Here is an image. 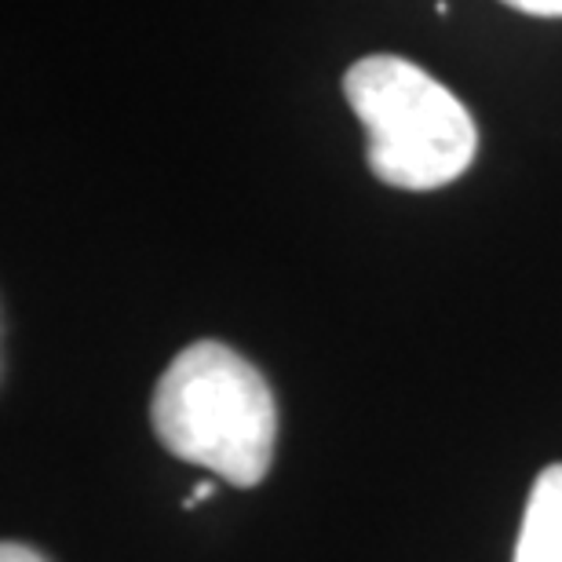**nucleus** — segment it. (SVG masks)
Returning <instances> with one entry per match:
<instances>
[{
    "instance_id": "f257e3e1",
    "label": "nucleus",
    "mask_w": 562,
    "mask_h": 562,
    "mask_svg": "<svg viewBox=\"0 0 562 562\" xmlns=\"http://www.w3.org/2000/svg\"><path fill=\"white\" fill-rule=\"evenodd\" d=\"M154 431L168 453L249 490L271 471L278 406L249 358L220 340L183 347L150 402Z\"/></svg>"
},
{
    "instance_id": "f03ea898",
    "label": "nucleus",
    "mask_w": 562,
    "mask_h": 562,
    "mask_svg": "<svg viewBox=\"0 0 562 562\" xmlns=\"http://www.w3.org/2000/svg\"><path fill=\"white\" fill-rule=\"evenodd\" d=\"M344 95L366 128V161L380 183L438 190L468 172L479 128L468 106L402 55H366L344 77Z\"/></svg>"
},
{
    "instance_id": "7ed1b4c3",
    "label": "nucleus",
    "mask_w": 562,
    "mask_h": 562,
    "mask_svg": "<svg viewBox=\"0 0 562 562\" xmlns=\"http://www.w3.org/2000/svg\"><path fill=\"white\" fill-rule=\"evenodd\" d=\"M512 562H562V464L533 479Z\"/></svg>"
},
{
    "instance_id": "20e7f679",
    "label": "nucleus",
    "mask_w": 562,
    "mask_h": 562,
    "mask_svg": "<svg viewBox=\"0 0 562 562\" xmlns=\"http://www.w3.org/2000/svg\"><path fill=\"white\" fill-rule=\"evenodd\" d=\"M515 11H526V15H541V19H562V0H501Z\"/></svg>"
},
{
    "instance_id": "39448f33",
    "label": "nucleus",
    "mask_w": 562,
    "mask_h": 562,
    "mask_svg": "<svg viewBox=\"0 0 562 562\" xmlns=\"http://www.w3.org/2000/svg\"><path fill=\"white\" fill-rule=\"evenodd\" d=\"M0 562H48L41 552H33L26 544H15V541H4L0 548Z\"/></svg>"
},
{
    "instance_id": "423d86ee",
    "label": "nucleus",
    "mask_w": 562,
    "mask_h": 562,
    "mask_svg": "<svg viewBox=\"0 0 562 562\" xmlns=\"http://www.w3.org/2000/svg\"><path fill=\"white\" fill-rule=\"evenodd\" d=\"M212 493H216V482H209V479H205V482H198V490L183 501V508H187V512L201 508V504H205V501L212 497Z\"/></svg>"
}]
</instances>
